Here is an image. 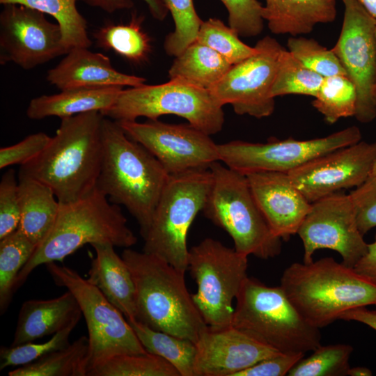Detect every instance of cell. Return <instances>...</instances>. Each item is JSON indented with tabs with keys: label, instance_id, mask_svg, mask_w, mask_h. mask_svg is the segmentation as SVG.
Wrapping results in <instances>:
<instances>
[{
	"label": "cell",
	"instance_id": "cell-1",
	"mask_svg": "<svg viewBox=\"0 0 376 376\" xmlns=\"http://www.w3.org/2000/svg\"><path fill=\"white\" fill-rule=\"evenodd\" d=\"M99 111L61 118V125L45 150L21 165L24 175L49 186L61 203L75 201L97 184L103 157Z\"/></svg>",
	"mask_w": 376,
	"mask_h": 376
},
{
	"label": "cell",
	"instance_id": "cell-2",
	"mask_svg": "<svg viewBox=\"0 0 376 376\" xmlns=\"http://www.w3.org/2000/svg\"><path fill=\"white\" fill-rule=\"evenodd\" d=\"M103 157L96 187L123 205L137 221L143 239L169 175L158 159L125 133L117 121L102 123Z\"/></svg>",
	"mask_w": 376,
	"mask_h": 376
},
{
	"label": "cell",
	"instance_id": "cell-3",
	"mask_svg": "<svg viewBox=\"0 0 376 376\" xmlns=\"http://www.w3.org/2000/svg\"><path fill=\"white\" fill-rule=\"evenodd\" d=\"M122 258L135 285L136 320L196 343L208 327L185 281V273L160 258L125 248Z\"/></svg>",
	"mask_w": 376,
	"mask_h": 376
},
{
	"label": "cell",
	"instance_id": "cell-4",
	"mask_svg": "<svg viewBox=\"0 0 376 376\" xmlns=\"http://www.w3.org/2000/svg\"><path fill=\"white\" fill-rule=\"evenodd\" d=\"M280 286L302 317L318 329L352 308L376 306V285L331 257L291 264Z\"/></svg>",
	"mask_w": 376,
	"mask_h": 376
},
{
	"label": "cell",
	"instance_id": "cell-5",
	"mask_svg": "<svg viewBox=\"0 0 376 376\" xmlns=\"http://www.w3.org/2000/svg\"><path fill=\"white\" fill-rule=\"evenodd\" d=\"M136 242L120 205L110 202L95 187L75 201L60 203L52 228L20 270L15 290L40 265L62 262L86 244L107 242L117 247L130 248Z\"/></svg>",
	"mask_w": 376,
	"mask_h": 376
},
{
	"label": "cell",
	"instance_id": "cell-6",
	"mask_svg": "<svg viewBox=\"0 0 376 376\" xmlns=\"http://www.w3.org/2000/svg\"><path fill=\"white\" fill-rule=\"evenodd\" d=\"M232 326L287 354H304L320 344V329L309 324L281 288L246 277L236 297Z\"/></svg>",
	"mask_w": 376,
	"mask_h": 376
},
{
	"label": "cell",
	"instance_id": "cell-7",
	"mask_svg": "<svg viewBox=\"0 0 376 376\" xmlns=\"http://www.w3.org/2000/svg\"><path fill=\"white\" fill-rule=\"evenodd\" d=\"M211 187L202 212L232 238L240 253L269 259L281 251V239L272 231L246 176L219 161L213 163Z\"/></svg>",
	"mask_w": 376,
	"mask_h": 376
},
{
	"label": "cell",
	"instance_id": "cell-8",
	"mask_svg": "<svg viewBox=\"0 0 376 376\" xmlns=\"http://www.w3.org/2000/svg\"><path fill=\"white\" fill-rule=\"evenodd\" d=\"M212 184L208 170L169 175L156 205L143 251L178 269H188L187 235L202 211Z\"/></svg>",
	"mask_w": 376,
	"mask_h": 376
},
{
	"label": "cell",
	"instance_id": "cell-9",
	"mask_svg": "<svg viewBox=\"0 0 376 376\" xmlns=\"http://www.w3.org/2000/svg\"><path fill=\"white\" fill-rule=\"evenodd\" d=\"M101 113L116 121L175 115L209 135L219 132L224 123L223 105L210 90L178 79L123 89L113 104Z\"/></svg>",
	"mask_w": 376,
	"mask_h": 376
},
{
	"label": "cell",
	"instance_id": "cell-10",
	"mask_svg": "<svg viewBox=\"0 0 376 376\" xmlns=\"http://www.w3.org/2000/svg\"><path fill=\"white\" fill-rule=\"evenodd\" d=\"M247 257L210 237L189 249L188 269L197 285L192 299L210 328L232 326L233 302L248 276Z\"/></svg>",
	"mask_w": 376,
	"mask_h": 376
},
{
	"label": "cell",
	"instance_id": "cell-11",
	"mask_svg": "<svg viewBox=\"0 0 376 376\" xmlns=\"http://www.w3.org/2000/svg\"><path fill=\"white\" fill-rule=\"evenodd\" d=\"M45 265L54 283L74 295L86 320L89 341L88 373L116 355L147 353L124 315L96 286L67 266L55 262Z\"/></svg>",
	"mask_w": 376,
	"mask_h": 376
},
{
	"label": "cell",
	"instance_id": "cell-12",
	"mask_svg": "<svg viewBox=\"0 0 376 376\" xmlns=\"http://www.w3.org/2000/svg\"><path fill=\"white\" fill-rule=\"evenodd\" d=\"M361 140L357 126L308 140L288 138L266 143L233 141L217 144L219 162L244 175L257 172L288 173L312 159Z\"/></svg>",
	"mask_w": 376,
	"mask_h": 376
},
{
	"label": "cell",
	"instance_id": "cell-13",
	"mask_svg": "<svg viewBox=\"0 0 376 376\" xmlns=\"http://www.w3.org/2000/svg\"><path fill=\"white\" fill-rule=\"evenodd\" d=\"M344 15L338 40L331 49L354 84L355 118L367 123L376 118V19L359 0H343Z\"/></svg>",
	"mask_w": 376,
	"mask_h": 376
},
{
	"label": "cell",
	"instance_id": "cell-14",
	"mask_svg": "<svg viewBox=\"0 0 376 376\" xmlns=\"http://www.w3.org/2000/svg\"><path fill=\"white\" fill-rule=\"evenodd\" d=\"M255 47L256 53L233 65L210 91L223 106L231 105L237 114L262 118L274 111L271 91L285 48L269 36Z\"/></svg>",
	"mask_w": 376,
	"mask_h": 376
},
{
	"label": "cell",
	"instance_id": "cell-15",
	"mask_svg": "<svg viewBox=\"0 0 376 376\" xmlns=\"http://www.w3.org/2000/svg\"><path fill=\"white\" fill-rule=\"evenodd\" d=\"M125 133L153 155L169 175L208 170L219 161L217 144L210 135L190 124L117 121Z\"/></svg>",
	"mask_w": 376,
	"mask_h": 376
},
{
	"label": "cell",
	"instance_id": "cell-16",
	"mask_svg": "<svg viewBox=\"0 0 376 376\" xmlns=\"http://www.w3.org/2000/svg\"><path fill=\"white\" fill-rule=\"evenodd\" d=\"M297 234L303 242L304 263L313 261L315 251L327 249L338 253L342 263L353 268L368 249L350 195L342 191L311 203Z\"/></svg>",
	"mask_w": 376,
	"mask_h": 376
},
{
	"label": "cell",
	"instance_id": "cell-17",
	"mask_svg": "<svg viewBox=\"0 0 376 376\" xmlns=\"http://www.w3.org/2000/svg\"><path fill=\"white\" fill-rule=\"evenodd\" d=\"M68 52L60 26L44 13L19 4H5L0 14V63L31 70Z\"/></svg>",
	"mask_w": 376,
	"mask_h": 376
},
{
	"label": "cell",
	"instance_id": "cell-18",
	"mask_svg": "<svg viewBox=\"0 0 376 376\" xmlns=\"http://www.w3.org/2000/svg\"><path fill=\"white\" fill-rule=\"evenodd\" d=\"M376 161V141H360L304 163L288 173L309 203L363 184Z\"/></svg>",
	"mask_w": 376,
	"mask_h": 376
},
{
	"label": "cell",
	"instance_id": "cell-19",
	"mask_svg": "<svg viewBox=\"0 0 376 376\" xmlns=\"http://www.w3.org/2000/svg\"><path fill=\"white\" fill-rule=\"evenodd\" d=\"M196 345L195 376H236L258 362L281 353L233 326L222 329L208 327Z\"/></svg>",
	"mask_w": 376,
	"mask_h": 376
},
{
	"label": "cell",
	"instance_id": "cell-20",
	"mask_svg": "<svg viewBox=\"0 0 376 376\" xmlns=\"http://www.w3.org/2000/svg\"><path fill=\"white\" fill-rule=\"evenodd\" d=\"M256 201L273 233L288 241L297 231L311 203L288 173L257 172L245 175Z\"/></svg>",
	"mask_w": 376,
	"mask_h": 376
},
{
	"label": "cell",
	"instance_id": "cell-21",
	"mask_svg": "<svg viewBox=\"0 0 376 376\" xmlns=\"http://www.w3.org/2000/svg\"><path fill=\"white\" fill-rule=\"evenodd\" d=\"M85 47H75L47 74V80L60 91L112 86H137L143 77L122 73L111 65L110 58Z\"/></svg>",
	"mask_w": 376,
	"mask_h": 376
},
{
	"label": "cell",
	"instance_id": "cell-22",
	"mask_svg": "<svg viewBox=\"0 0 376 376\" xmlns=\"http://www.w3.org/2000/svg\"><path fill=\"white\" fill-rule=\"evenodd\" d=\"M82 315L79 304L68 290L49 299H31L24 301L19 311L13 342L15 346L47 336L54 335Z\"/></svg>",
	"mask_w": 376,
	"mask_h": 376
},
{
	"label": "cell",
	"instance_id": "cell-23",
	"mask_svg": "<svg viewBox=\"0 0 376 376\" xmlns=\"http://www.w3.org/2000/svg\"><path fill=\"white\" fill-rule=\"evenodd\" d=\"M92 259L87 280L96 286L126 319H136L135 285L130 270L110 243L91 245Z\"/></svg>",
	"mask_w": 376,
	"mask_h": 376
},
{
	"label": "cell",
	"instance_id": "cell-24",
	"mask_svg": "<svg viewBox=\"0 0 376 376\" xmlns=\"http://www.w3.org/2000/svg\"><path fill=\"white\" fill-rule=\"evenodd\" d=\"M265 1L263 17L274 34H307L316 24L332 22L336 17V0Z\"/></svg>",
	"mask_w": 376,
	"mask_h": 376
},
{
	"label": "cell",
	"instance_id": "cell-25",
	"mask_svg": "<svg viewBox=\"0 0 376 376\" xmlns=\"http://www.w3.org/2000/svg\"><path fill=\"white\" fill-rule=\"evenodd\" d=\"M123 89L119 86L79 88L43 95L31 100L26 115L30 119L40 120L50 116L61 119L90 111L102 113L113 104Z\"/></svg>",
	"mask_w": 376,
	"mask_h": 376
},
{
	"label": "cell",
	"instance_id": "cell-26",
	"mask_svg": "<svg viewBox=\"0 0 376 376\" xmlns=\"http://www.w3.org/2000/svg\"><path fill=\"white\" fill-rule=\"evenodd\" d=\"M18 229L38 246L52 228L60 203L49 186L24 175H18Z\"/></svg>",
	"mask_w": 376,
	"mask_h": 376
},
{
	"label": "cell",
	"instance_id": "cell-27",
	"mask_svg": "<svg viewBox=\"0 0 376 376\" xmlns=\"http://www.w3.org/2000/svg\"><path fill=\"white\" fill-rule=\"evenodd\" d=\"M175 59L169 70L170 79H178L210 90L233 65L210 47L194 41Z\"/></svg>",
	"mask_w": 376,
	"mask_h": 376
},
{
	"label": "cell",
	"instance_id": "cell-28",
	"mask_svg": "<svg viewBox=\"0 0 376 376\" xmlns=\"http://www.w3.org/2000/svg\"><path fill=\"white\" fill-rule=\"evenodd\" d=\"M127 320L147 352L164 359L177 370L180 376H195L197 352L195 343L153 329L134 318Z\"/></svg>",
	"mask_w": 376,
	"mask_h": 376
},
{
	"label": "cell",
	"instance_id": "cell-29",
	"mask_svg": "<svg viewBox=\"0 0 376 376\" xmlns=\"http://www.w3.org/2000/svg\"><path fill=\"white\" fill-rule=\"evenodd\" d=\"M88 338L83 336L68 347L8 372L9 376H87Z\"/></svg>",
	"mask_w": 376,
	"mask_h": 376
},
{
	"label": "cell",
	"instance_id": "cell-30",
	"mask_svg": "<svg viewBox=\"0 0 376 376\" xmlns=\"http://www.w3.org/2000/svg\"><path fill=\"white\" fill-rule=\"evenodd\" d=\"M142 16L133 15L127 24H108L97 30L93 38L98 47L111 50L135 63L146 61L151 51L150 39L143 30Z\"/></svg>",
	"mask_w": 376,
	"mask_h": 376
},
{
	"label": "cell",
	"instance_id": "cell-31",
	"mask_svg": "<svg viewBox=\"0 0 376 376\" xmlns=\"http://www.w3.org/2000/svg\"><path fill=\"white\" fill-rule=\"evenodd\" d=\"M79 0H0V3L19 4L53 17L60 26L63 41L69 52L75 47L89 48L87 22L77 8Z\"/></svg>",
	"mask_w": 376,
	"mask_h": 376
},
{
	"label": "cell",
	"instance_id": "cell-32",
	"mask_svg": "<svg viewBox=\"0 0 376 376\" xmlns=\"http://www.w3.org/2000/svg\"><path fill=\"white\" fill-rule=\"evenodd\" d=\"M37 246L19 229L0 240V311L11 301L17 277Z\"/></svg>",
	"mask_w": 376,
	"mask_h": 376
},
{
	"label": "cell",
	"instance_id": "cell-33",
	"mask_svg": "<svg viewBox=\"0 0 376 376\" xmlns=\"http://www.w3.org/2000/svg\"><path fill=\"white\" fill-rule=\"evenodd\" d=\"M312 105L334 124L339 119L354 116L357 95L352 81L345 75L324 77Z\"/></svg>",
	"mask_w": 376,
	"mask_h": 376
},
{
	"label": "cell",
	"instance_id": "cell-34",
	"mask_svg": "<svg viewBox=\"0 0 376 376\" xmlns=\"http://www.w3.org/2000/svg\"><path fill=\"white\" fill-rule=\"evenodd\" d=\"M87 376H180L164 359L148 352L112 357L92 368Z\"/></svg>",
	"mask_w": 376,
	"mask_h": 376
},
{
	"label": "cell",
	"instance_id": "cell-35",
	"mask_svg": "<svg viewBox=\"0 0 376 376\" xmlns=\"http://www.w3.org/2000/svg\"><path fill=\"white\" fill-rule=\"evenodd\" d=\"M323 79V77L306 68L284 49L279 58L271 93L274 98L291 94L315 97Z\"/></svg>",
	"mask_w": 376,
	"mask_h": 376
},
{
	"label": "cell",
	"instance_id": "cell-36",
	"mask_svg": "<svg viewBox=\"0 0 376 376\" xmlns=\"http://www.w3.org/2000/svg\"><path fill=\"white\" fill-rule=\"evenodd\" d=\"M353 347L347 344L320 345L307 358L302 357L289 371V376H343L350 368Z\"/></svg>",
	"mask_w": 376,
	"mask_h": 376
},
{
	"label": "cell",
	"instance_id": "cell-37",
	"mask_svg": "<svg viewBox=\"0 0 376 376\" xmlns=\"http://www.w3.org/2000/svg\"><path fill=\"white\" fill-rule=\"evenodd\" d=\"M196 41L212 49L231 65L241 62L256 52L255 47L244 43L233 29L217 18L203 21Z\"/></svg>",
	"mask_w": 376,
	"mask_h": 376
},
{
	"label": "cell",
	"instance_id": "cell-38",
	"mask_svg": "<svg viewBox=\"0 0 376 376\" xmlns=\"http://www.w3.org/2000/svg\"><path fill=\"white\" fill-rule=\"evenodd\" d=\"M175 25L165 38L164 48L170 56L179 55L196 39L203 20L198 15L194 0H163Z\"/></svg>",
	"mask_w": 376,
	"mask_h": 376
},
{
	"label": "cell",
	"instance_id": "cell-39",
	"mask_svg": "<svg viewBox=\"0 0 376 376\" xmlns=\"http://www.w3.org/2000/svg\"><path fill=\"white\" fill-rule=\"evenodd\" d=\"M288 51L306 68L322 77L345 75L347 73L332 52L312 38L292 36L288 40Z\"/></svg>",
	"mask_w": 376,
	"mask_h": 376
},
{
	"label": "cell",
	"instance_id": "cell-40",
	"mask_svg": "<svg viewBox=\"0 0 376 376\" xmlns=\"http://www.w3.org/2000/svg\"><path fill=\"white\" fill-rule=\"evenodd\" d=\"M78 322V320L72 322L44 343L31 342L15 346H1L0 370L30 363L49 353L68 347L70 344L69 340L70 334Z\"/></svg>",
	"mask_w": 376,
	"mask_h": 376
},
{
	"label": "cell",
	"instance_id": "cell-41",
	"mask_svg": "<svg viewBox=\"0 0 376 376\" xmlns=\"http://www.w3.org/2000/svg\"><path fill=\"white\" fill-rule=\"evenodd\" d=\"M228 13L229 26L239 36L254 37L263 29V7L258 0H220Z\"/></svg>",
	"mask_w": 376,
	"mask_h": 376
},
{
	"label": "cell",
	"instance_id": "cell-42",
	"mask_svg": "<svg viewBox=\"0 0 376 376\" xmlns=\"http://www.w3.org/2000/svg\"><path fill=\"white\" fill-rule=\"evenodd\" d=\"M19 222L18 179L15 171L9 169L0 182V240L17 230Z\"/></svg>",
	"mask_w": 376,
	"mask_h": 376
},
{
	"label": "cell",
	"instance_id": "cell-43",
	"mask_svg": "<svg viewBox=\"0 0 376 376\" xmlns=\"http://www.w3.org/2000/svg\"><path fill=\"white\" fill-rule=\"evenodd\" d=\"M358 228L364 235L376 227V177L370 175L350 194Z\"/></svg>",
	"mask_w": 376,
	"mask_h": 376
},
{
	"label": "cell",
	"instance_id": "cell-44",
	"mask_svg": "<svg viewBox=\"0 0 376 376\" xmlns=\"http://www.w3.org/2000/svg\"><path fill=\"white\" fill-rule=\"evenodd\" d=\"M52 137L44 132L31 134L22 141L0 149V169L11 165L25 164L38 156L47 146Z\"/></svg>",
	"mask_w": 376,
	"mask_h": 376
},
{
	"label": "cell",
	"instance_id": "cell-45",
	"mask_svg": "<svg viewBox=\"0 0 376 376\" xmlns=\"http://www.w3.org/2000/svg\"><path fill=\"white\" fill-rule=\"evenodd\" d=\"M304 354H278L265 359L249 368L237 373L236 376H284Z\"/></svg>",
	"mask_w": 376,
	"mask_h": 376
},
{
	"label": "cell",
	"instance_id": "cell-46",
	"mask_svg": "<svg viewBox=\"0 0 376 376\" xmlns=\"http://www.w3.org/2000/svg\"><path fill=\"white\" fill-rule=\"evenodd\" d=\"M88 6L99 8L104 11L112 13L133 6L132 0H79ZM147 5L152 16L159 21L164 20L169 10L163 0H143Z\"/></svg>",
	"mask_w": 376,
	"mask_h": 376
},
{
	"label": "cell",
	"instance_id": "cell-47",
	"mask_svg": "<svg viewBox=\"0 0 376 376\" xmlns=\"http://www.w3.org/2000/svg\"><path fill=\"white\" fill-rule=\"evenodd\" d=\"M353 268L358 274L376 285V235L374 242L368 244L365 255Z\"/></svg>",
	"mask_w": 376,
	"mask_h": 376
},
{
	"label": "cell",
	"instance_id": "cell-48",
	"mask_svg": "<svg viewBox=\"0 0 376 376\" xmlns=\"http://www.w3.org/2000/svg\"><path fill=\"white\" fill-rule=\"evenodd\" d=\"M340 320L363 323L376 331V311L366 306L352 308L341 315Z\"/></svg>",
	"mask_w": 376,
	"mask_h": 376
},
{
	"label": "cell",
	"instance_id": "cell-49",
	"mask_svg": "<svg viewBox=\"0 0 376 376\" xmlns=\"http://www.w3.org/2000/svg\"><path fill=\"white\" fill-rule=\"evenodd\" d=\"M372 371L366 367L357 366L350 368L347 371V375L350 376H371Z\"/></svg>",
	"mask_w": 376,
	"mask_h": 376
},
{
	"label": "cell",
	"instance_id": "cell-50",
	"mask_svg": "<svg viewBox=\"0 0 376 376\" xmlns=\"http://www.w3.org/2000/svg\"><path fill=\"white\" fill-rule=\"evenodd\" d=\"M359 1L376 19V0H359Z\"/></svg>",
	"mask_w": 376,
	"mask_h": 376
},
{
	"label": "cell",
	"instance_id": "cell-51",
	"mask_svg": "<svg viewBox=\"0 0 376 376\" xmlns=\"http://www.w3.org/2000/svg\"><path fill=\"white\" fill-rule=\"evenodd\" d=\"M370 175L376 177V161H375V164L373 166V168Z\"/></svg>",
	"mask_w": 376,
	"mask_h": 376
},
{
	"label": "cell",
	"instance_id": "cell-52",
	"mask_svg": "<svg viewBox=\"0 0 376 376\" xmlns=\"http://www.w3.org/2000/svg\"><path fill=\"white\" fill-rule=\"evenodd\" d=\"M375 100H376V86H375Z\"/></svg>",
	"mask_w": 376,
	"mask_h": 376
}]
</instances>
